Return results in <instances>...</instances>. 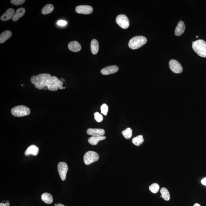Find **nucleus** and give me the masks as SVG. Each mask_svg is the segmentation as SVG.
Returning a JSON list of instances; mask_svg holds the SVG:
<instances>
[{
	"label": "nucleus",
	"instance_id": "nucleus-21",
	"mask_svg": "<svg viewBox=\"0 0 206 206\" xmlns=\"http://www.w3.org/2000/svg\"><path fill=\"white\" fill-rule=\"evenodd\" d=\"M91 49L93 54L96 55L97 54L99 50V44L97 40L94 39L91 41Z\"/></svg>",
	"mask_w": 206,
	"mask_h": 206
},
{
	"label": "nucleus",
	"instance_id": "nucleus-35",
	"mask_svg": "<svg viewBox=\"0 0 206 206\" xmlns=\"http://www.w3.org/2000/svg\"><path fill=\"white\" fill-rule=\"evenodd\" d=\"M193 206H201V205L199 204L196 203Z\"/></svg>",
	"mask_w": 206,
	"mask_h": 206
},
{
	"label": "nucleus",
	"instance_id": "nucleus-33",
	"mask_svg": "<svg viewBox=\"0 0 206 206\" xmlns=\"http://www.w3.org/2000/svg\"><path fill=\"white\" fill-rule=\"evenodd\" d=\"M56 206H65L64 205H63V204H57Z\"/></svg>",
	"mask_w": 206,
	"mask_h": 206
},
{
	"label": "nucleus",
	"instance_id": "nucleus-10",
	"mask_svg": "<svg viewBox=\"0 0 206 206\" xmlns=\"http://www.w3.org/2000/svg\"><path fill=\"white\" fill-rule=\"evenodd\" d=\"M76 12L82 14L89 15L92 13L93 9L91 6L87 5L79 6L76 8Z\"/></svg>",
	"mask_w": 206,
	"mask_h": 206
},
{
	"label": "nucleus",
	"instance_id": "nucleus-22",
	"mask_svg": "<svg viewBox=\"0 0 206 206\" xmlns=\"http://www.w3.org/2000/svg\"><path fill=\"white\" fill-rule=\"evenodd\" d=\"M54 10V7L52 4H47L41 10V13L43 15H47L51 13Z\"/></svg>",
	"mask_w": 206,
	"mask_h": 206
},
{
	"label": "nucleus",
	"instance_id": "nucleus-26",
	"mask_svg": "<svg viewBox=\"0 0 206 206\" xmlns=\"http://www.w3.org/2000/svg\"><path fill=\"white\" fill-rule=\"evenodd\" d=\"M149 190L152 193H155L159 191V184L156 183L152 184L149 187Z\"/></svg>",
	"mask_w": 206,
	"mask_h": 206
},
{
	"label": "nucleus",
	"instance_id": "nucleus-16",
	"mask_svg": "<svg viewBox=\"0 0 206 206\" xmlns=\"http://www.w3.org/2000/svg\"><path fill=\"white\" fill-rule=\"evenodd\" d=\"M185 25L183 21H180L178 24L175 30V35L176 36H180L184 33L185 30Z\"/></svg>",
	"mask_w": 206,
	"mask_h": 206
},
{
	"label": "nucleus",
	"instance_id": "nucleus-15",
	"mask_svg": "<svg viewBox=\"0 0 206 206\" xmlns=\"http://www.w3.org/2000/svg\"><path fill=\"white\" fill-rule=\"evenodd\" d=\"M39 151V149L38 147L35 145H31L26 150L24 154L26 156L29 155L36 156L38 154Z\"/></svg>",
	"mask_w": 206,
	"mask_h": 206
},
{
	"label": "nucleus",
	"instance_id": "nucleus-19",
	"mask_svg": "<svg viewBox=\"0 0 206 206\" xmlns=\"http://www.w3.org/2000/svg\"><path fill=\"white\" fill-rule=\"evenodd\" d=\"M12 33L10 31H5L2 33L0 35V43L2 44L9 39L12 36Z\"/></svg>",
	"mask_w": 206,
	"mask_h": 206
},
{
	"label": "nucleus",
	"instance_id": "nucleus-29",
	"mask_svg": "<svg viewBox=\"0 0 206 206\" xmlns=\"http://www.w3.org/2000/svg\"><path fill=\"white\" fill-rule=\"evenodd\" d=\"M26 1L25 0H11V3L15 6H19L24 4Z\"/></svg>",
	"mask_w": 206,
	"mask_h": 206
},
{
	"label": "nucleus",
	"instance_id": "nucleus-2",
	"mask_svg": "<svg viewBox=\"0 0 206 206\" xmlns=\"http://www.w3.org/2000/svg\"><path fill=\"white\" fill-rule=\"evenodd\" d=\"M192 47L193 51L200 56L204 58L206 57V43L202 39L197 40L193 42Z\"/></svg>",
	"mask_w": 206,
	"mask_h": 206
},
{
	"label": "nucleus",
	"instance_id": "nucleus-4",
	"mask_svg": "<svg viewBox=\"0 0 206 206\" xmlns=\"http://www.w3.org/2000/svg\"><path fill=\"white\" fill-rule=\"evenodd\" d=\"M11 114L15 117H22L29 115L31 113L30 109L24 105H18L12 108Z\"/></svg>",
	"mask_w": 206,
	"mask_h": 206
},
{
	"label": "nucleus",
	"instance_id": "nucleus-31",
	"mask_svg": "<svg viewBox=\"0 0 206 206\" xmlns=\"http://www.w3.org/2000/svg\"><path fill=\"white\" fill-rule=\"evenodd\" d=\"M10 205V203L9 202V201H7V202L6 203H1V204H0V206H9Z\"/></svg>",
	"mask_w": 206,
	"mask_h": 206
},
{
	"label": "nucleus",
	"instance_id": "nucleus-12",
	"mask_svg": "<svg viewBox=\"0 0 206 206\" xmlns=\"http://www.w3.org/2000/svg\"><path fill=\"white\" fill-rule=\"evenodd\" d=\"M87 133L89 135L93 136H103L105 134L104 130L97 128H89L87 130Z\"/></svg>",
	"mask_w": 206,
	"mask_h": 206
},
{
	"label": "nucleus",
	"instance_id": "nucleus-13",
	"mask_svg": "<svg viewBox=\"0 0 206 206\" xmlns=\"http://www.w3.org/2000/svg\"><path fill=\"white\" fill-rule=\"evenodd\" d=\"M68 48L71 51L78 52L81 50V46L78 42L73 41L69 43L68 45Z\"/></svg>",
	"mask_w": 206,
	"mask_h": 206
},
{
	"label": "nucleus",
	"instance_id": "nucleus-5",
	"mask_svg": "<svg viewBox=\"0 0 206 206\" xmlns=\"http://www.w3.org/2000/svg\"><path fill=\"white\" fill-rule=\"evenodd\" d=\"M63 83L58 77L52 76L49 79L47 85L48 90L52 91L58 90V89H63L65 88L63 87Z\"/></svg>",
	"mask_w": 206,
	"mask_h": 206
},
{
	"label": "nucleus",
	"instance_id": "nucleus-34",
	"mask_svg": "<svg viewBox=\"0 0 206 206\" xmlns=\"http://www.w3.org/2000/svg\"><path fill=\"white\" fill-rule=\"evenodd\" d=\"M59 80L61 81L62 82V83H64V82L65 81V80L63 78H60L59 79Z\"/></svg>",
	"mask_w": 206,
	"mask_h": 206
},
{
	"label": "nucleus",
	"instance_id": "nucleus-14",
	"mask_svg": "<svg viewBox=\"0 0 206 206\" xmlns=\"http://www.w3.org/2000/svg\"><path fill=\"white\" fill-rule=\"evenodd\" d=\"M15 10L13 9H9L1 17V20L3 21H7L12 18L15 14Z\"/></svg>",
	"mask_w": 206,
	"mask_h": 206
},
{
	"label": "nucleus",
	"instance_id": "nucleus-18",
	"mask_svg": "<svg viewBox=\"0 0 206 206\" xmlns=\"http://www.w3.org/2000/svg\"><path fill=\"white\" fill-rule=\"evenodd\" d=\"M105 136H92L88 139V142L90 144L93 145H96L100 141L104 140L106 139Z\"/></svg>",
	"mask_w": 206,
	"mask_h": 206
},
{
	"label": "nucleus",
	"instance_id": "nucleus-17",
	"mask_svg": "<svg viewBox=\"0 0 206 206\" xmlns=\"http://www.w3.org/2000/svg\"><path fill=\"white\" fill-rule=\"evenodd\" d=\"M26 12L25 9L24 8H20L17 10L16 12L12 18V21H17L20 18L24 16Z\"/></svg>",
	"mask_w": 206,
	"mask_h": 206
},
{
	"label": "nucleus",
	"instance_id": "nucleus-3",
	"mask_svg": "<svg viewBox=\"0 0 206 206\" xmlns=\"http://www.w3.org/2000/svg\"><path fill=\"white\" fill-rule=\"evenodd\" d=\"M147 42V38L142 36L133 37L130 39L128 46L130 49H137L144 45Z\"/></svg>",
	"mask_w": 206,
	"mask_h": 206
},
{
	"label": "nucleus",
	"instance_id": "nucleus-1",
	"mask_svg": "<svg viewBox=\"0 0 206 206\" xmlns=\"http://www.w3.org/2000/svg\"><path fill=\"white\" fill-rule=\"evenodd\" d=\"M51 77V76L50 74H40L37 76H33L31 77L30 80L31 83L35 85L37 89L47 90L48 82Z\"/></svg>",
	"mask_w": 206,
	"mask_h": 206
},
{
	"label": "nucleus",
	"instance_id": "nucleus-8",
	"mask_svg": "<svg viewBox=\"0 0 206 206\" xmlns=\"http://www.w3.org/2000/svg\"><path fill=\"white\" fill-rule=\"evenodd\" d=\"M58 171L59 175L62 181H65L66 178V174L69 169L66 162H60L58 165Z\"/></svg>",
	"mask_w": 206,
	"mask_h": 206
},
{
	"label": "nucleus",
	"instance_id": "nucleus-7",
	"mask_svg": "<svg viewBox=\"0 0 206 206\" xmlns=\"http://www.w3.org/2000/svg\"><path fill=\"white\" fill-rule=\"evenodd\" d=\"M116 22L118 25L123 29H127L129 26V22L127 17L125 15H118L116 18Z\"/></svg>",
	"mask_w": 206,
	"mask_h": 206
},
{
	"label": "nucleus",
	"instance_id": "nucleus-20",
	"mask_svg": "<svg viewBox=\"0 0 206 206\" xmlns=\"http://www.w3.org/2000/svg\"><path fill=\"white\" fill-rule=\"evenodd\" d=\"M41 200L46 204H50L53 202V198L51 195L49 193H43L41 196Z\"/></svg>",
	"mask_w": 206,
	"mask_h": 206
},
{
	"label": "nucleus",
	"instance_id": "nucleus-23",
	"mask_svg": "<svg viewBox=\"0 0 206 206\" xmlns=\"http://www.w3.org/2000/svg\"><path fill=\"white\" fill-rule=\"evenodd\" d=\"M132 143L136 146H138L142 144L144 141L143 136L139 135L133 138L132 139Z\"/></svg>",
	"mask_w": 206,
	"mask_h": 206
},
{
	"label": "nucleus",
	"instance_id": "nucleus-27",
	"mask_svg": "<svg viewBox=\"0 0 206 206\" xmlns=\"http://www.w3.org/2000/svg\"><path fill=\"white\" fill-rule=\"evenodd\" d=\"M100 109H101L102 114L106 116L108 110V107L107 105L105 103L103 104L101 106Z\"/></svg>",
	"mask_w": 206,
	"mask_h": 206
},
{
	"label": "nucleus",
	"instance_id": "nucleus-9",
	"mask_svg": "<svg viewBox=\"0 0 206 206\" xmlns=\"http://www.w3.org/2000/svg\"><path fill=\"white\" fill-rule=\"evenodd\" d=\"M169 67L174 73L179 74L182 72L183 68L179 62L175 60H171L169 62Z\"/></svg>",
	"mask_w": 206,
	"mask_h": 206
},
{
	"label": "nucleus",
	"instance_id": "nucleus-28",
	"mask_svg": "<svg viewBox=\"0 0 206 206\" xmlns=\"http://www.w3.org/2000/svg\"><path fill=\"white\" fill-rule=\"evenodd\" d=\"M94 118H95L96 121L97 122L100 123L103 121V117L102 114H99V113L96 112L94 114Z\"/></svg>",
	"mask_w": 206,
	"mask_h": 206
},
{
	"label": "nucleus",
	"instance_id": "nucleus-11",
	"mask_svg": "<svg viewBox=\"0 0 206 206\" xmlns=\"http://www.w3.org/2000/svg\"><path fill=\"white\" fill-rule=\"evenodd\" d=\"M118 70L119 68L117 66H110L102 69L101 73L103 75H109L116 73Z\"/></svg>",
	"mask_w": 206,
	"mask_h": 206
},
{
	"label": "nucleus",
	"instance_id": "nucleus-37",
	"mask_svg": "<svg viewBox=\"0 0 206 206\" xmlns=\"http://www.w3.org/2000/svg\"><path fill=\"white\" fill-rule=\"evenodd\" d=\"M56 205H57V204H55V206H56Z\"/></svg>",
	"mask_w": 206,
	"mask_h": 206
},
{
	"label": "nucleus",
	"instance_id": "nucleus-25",
	"mask_svg": "<svg viewBox=\"0 0 206 206\" xmlns=\"http://www.w3.org/2000/svg\"><path fill=\"white\" fill-rule=\"evenodd\" d=\"M122 134L123 135L125 138L129 139L132 137L133 135L132 130L131 128H128L122 132Z\"/></svg>",
	"mask_w": 206,
	"mask_h": 206
},
{
	"label": "nucleus",
	"instance_id": "nucleus-30",
	"mask_svg": "<svg viewBox=\"0 0 206 206\" xmlns=\"http://www.w3.org/2000/svg\"><path fill=\"white\" fill-rule=\"evenodd\" d=\"M57 24L58 25L64 26L66 25V24H67V22L66 21H62V20H61V21H59L57 22Z\"/></svg>",
	"mask_w": 206,
	"mask_h": 206
},
{
	"label": "nucleus",
	"instance_id": "nucleus-36",
	"mask_svg": "<svg viewBox=\"0 0 206 206\" xmlns=\"http://www.w3.org/2000/svg\"><path fill=\"white\" fill-rule=\"evenodd\" d=\"M196 38H199V36H196Z\"/></svg>",
	"mask_w": 206,
	"mask_h": 206
},
{
	"label": "nucleus",
	"instance_id": "nucleus-24",
	"mask_svg": "<svg viewBox=\"0 0 206 206\" xmlns=\"http://www.w3.org/2000/svg\"><path fill=\"white\" fill-rule=\"evenodd\" d=\"M160 193L163 198L166 201L170 200V199L169 192L167 189L163 187L161 189Z\"/></svg>",
	"mask_w": 206,
	"mask_h": 206
},
{
	"label": "nucleus",
	"instance_id": "nucleus-6",
	"mask_svg": "<svg viewBox=\"0 0 206 206\" xmlns=\"http://www.w3.org/2000/svg\"><path fill=\"white\" fill-rule=\"evenodd\" d=\"M99 158V155L96 152L92 151H88L84 156V162L86 165H89L98 161Z\"/></svg>",
	"mask_w": 206,
	"mask_h": 206
},
{
	"label": "nucleus",
	"instance_id": "nucleus-32",
	"mask_svg": "<svg viewBox=\"0 0 206 206\" xmlns=\"http://www.w3.org/2000/svg\"><path fill=\"white\" fill-rule=\"evenodd\" d=\"M201 183L203 185L206 186V178H204V179H202L201 181Z\"/></svg>",
	"mask_w": 206,
	"mask_h": 206
}]
</instances>
